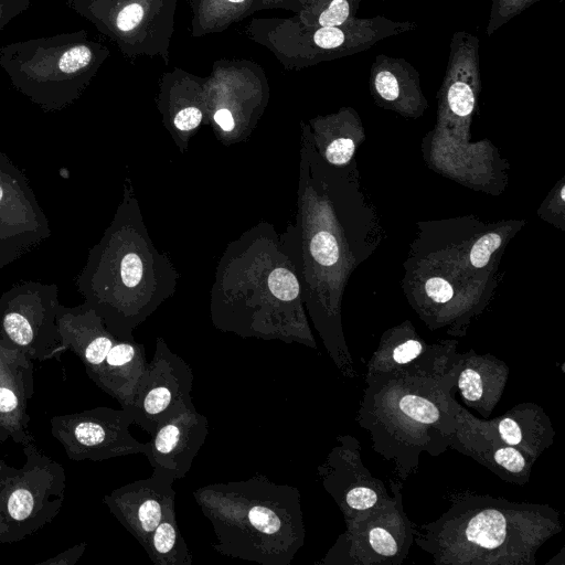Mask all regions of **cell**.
Listing matches in <instances>:
<instances>
[{
	"instance_id": "cell-19",
	"label": "cell",
	"mask_w": 565,
	"mask_h": 565,
	"mask_svg": "<svg viewBox=\"0 0 565 565\" xmlns=\"http://www.w3.org/2000/svg\"><path fill=\"white\" fill-rule=\"evenodd\" d=\"M456 390L469 407L489 417L500 401L509 376L508 365L491 355L457 354Z\"/></svg>"
},
{
	"instance_id": "cell-29",
	"label": "cell",
	"mask_w": 565,
	"mask_h": 565,
	"mask_svg": "<svg viewBox=\"0 0 565 565\" xmlns=\"http://www.w3.org/2000/svg\"><path fill=\"white\" fill-rule=\"evenodd\" d=\"M118 279L127 288L139 285L142 277V262L136 253H126L117 266Z\"/></svg>"
},
{
	"instance_id": "cell-20",
	"label": "cell",
	"mask_w": 565,
	"mask_h": 565,
	"mask_svg": "<svg viewBox=\"0 0 565 565\" xmlns=\"http://www.w3.org/2000/svg\"><path fill=\"white\" fill-rule=\"evenodd\" d=\"M148 363L141 345L117 338L90 380L121 408L128 409L146 376Z\"/></svg>"
},
{
	"instance_id": "cell-10",
	"label": "cell",
	"mask_w": 565,
	"mask_h": 565,
	"mask_svg": "<svg viewBox=\"0 0 565 565\" xmlns=\"http://www.w3.org/2000/svg\"><path fill=\"white\" fill-rule=\"evenodd\" d=\"M132 416L124 408L97 406L83 412L53 416L51 434L73 461H102L142 454L147 445L129 431Z\"/></svg>"
},
{
	"instance_id": "cell-35",
	"label": "cell",
	"mask_w": 565,
	"mask_h": 565,
	"mask_svg": "<svg viewBox=\"0 0 565 565\" xmlns=\"http://www.w3.org/2000/svg\"><path fill=\"white\" fill-rule=\"evenodd\" d=\"M202 119V111L195 106H188L180 109L173 119L174 126L180 130H191L199 126Z\"/></svg>"
},
{
	"instance_id": "cell-12",
	"label": "cell",
	"mask_w": 565,
	"mask_h": 565,
	"mask_svg": "<svg viewBox=\"0 0 565 565\" xmlns=\"http://www.w3.org/2000/svg\"><path fill=\"white\" fill-rule=\"evenodd\" d=\"M192 385L191 366L159 340L137 396L126 411L134 424L151 435L169 419L194 407Z\"/></svg>"
},
{
	"instance_id": "cell-21",
	"label": "cell",
	"mask_w": 565,
	"mask_h": 565,
	"mask_svg": "<svg viewBox=\"0 0 565 565\" xmlns=\"http://www.w3.org/2000/svg\"><path fill=\"white\" fill-rule=\"evenodd\" d=\"M370 88L388 105L411 107L423 100L419 73L403 57L377 54L371 65Z\"/></svg>"
},
{
	"instance_id": "cell-17",
	"label": "cell",
	"mask_w": 565,
	"mask_h": 565,
	"mask_svg": "<svg viewBox=\"0 0 565 565\" xmlns=\"http://www.w3.org/2000/svg\"><path fill=\"white\" fill-rule=\"evenodd\" d=\"M458 415L478 431L494 436L535 461L554 441L555 430L543 408L523 403L491 420L478 419L457 403Z\"/></svg>"
},
{
	"instance_id": "cell-3",
	"label": "cell",
	"mask_w": 565,
	"mask_h": 565,
	"mask_svg": "<svg viewBox=\"0 0 565 565\" xmlns=\"http://www.w3.org/2000/svg\"><path fill=\"white\" fill-rule=\"evenodd\" d=\"M194 498L213 525L221 554L287 565L305 543L299 492L291 486L256 476L203 487Z\"/></svg>"
},
{
	"instance_id": "cell-25",
	"label": "cell",
	"mask_w": 565,
	"mask_h": 565,
	"mask_svg": "<svg viewBox=\"0 0 565 565\" xmlns=\"http://www.w3.org/2000/svg\"><path fill=\"white\" fill-rule=\"evenodd\" d=\"M362 0H310L295 19L306 26H339L356 18Z\"/></svg>"
},
{
	"instance_id": "cell-34",
	"label": "cell",
	"mask_w": 565,
	"mask_h": 565,
	"mask_svg": "<svg viewBox=\"0 0 565 565\" xmlns=\"http://www.w3.org/2000/svg\"><path fill=\"white\" fill-rule=\"evenodd\" d=\"M85 542L73 545L53 557L36 563L38 565H74L85 552Z\"/></svg>"
},
{
	"instance_id": "cell-5",
	"label": "cell",
	"mask_w": 565,
	"mask_h": 565,
	"mask_svg": "<svg viewBox=\"0 0 565 565\" xmlns=\"http://www.w3.org/2000/svg\"><path fill=\"white\" fill-rule=\"evenodd\" d=\"M21 467L0 459V544L15 543L36 533L60 513L66 488L62 465L34 440L23 446Z\"/></svg>"
},
{
	"instance_id": "cell-39",
	"label": "cell",
	"mask_w": 565,
	"mask_h": 565,
	"mask_svg": "<svg viewBox=\"0 0 565 565\" xmlns=\"http://www.w3.org/2000/svg\"><path fill=\"white\" fill-rule=\"evenodd\" d=\"M564 193H565V188H563V189L561 190V196H562V200H565V195H564Z\"/></svg>"
},
{
	"instance_id": "cell-1",
	"label": "cell",
	"mask_w": 565,
	"mask_h": 565,
	"mask_svg": "<svg viewBox=\"0 0 565 565\" xmlns=\"http://www.w3.org/2000/svg\"><path fill=\"white\" fill-rule=\"evenodd\" d=\"M455 362L441 372L366 374L358 420L373 449L395 462L402 480L417 470L422 452L438 456L450 446L456 431Z\"/></svg>"
},
{
	"instance_id": "cell-14",
	"label": "cell",
	"mask_w": 565,
	"mask_h": 565,
	"mask_svg": "<svg viewBox=\"0 0 565 565\" xmlns=\"http://www.w3.org/2000/svg\"><path fill=\"white\" fill-rule=\"evenodd\" d=\"M341 445L319 468L324 489L333 497L345 519L371 509L391 495L384 484L364 467L356 439L339 437Z\"/></svg>"
},
{
	"instance_id": "cell-27",
	"label": "cell",
	"mask_w": 565,
	"mask_h": 565,
	"mask_svg": "<svg viewBox=\"0 0 565 565\" xmlns=\"http://www.w3.org/2000/svg\"><path fill=\"white\" fill-rule=\"evenodd\" d=\"M271 294L282 300L290 301L299 295V284L296 276L286 268L274 269L268 278Z\"/></svg>"
},
{
	"instance_id": "cell-31",
	"label": "cell",
	"mask_w": 565,
	"mask_h": 565,
	"mask_svg": "<svg viewBox=\"0 0 565 565\" xmlns=\"http://www.w3.org/2000/svg\"><path fill=\"white\" fill-rule=\"evenodd\" d=\"M353 152V140L350 138H339L328 146L326 157L333 164H344L351 159Z\"/></svg>"
},
{
	"instance_id": "cell-33",
	"label": "cell",
	"mask_w": 565,
	"mask_h": 565,
	"mask_svg": "<svg viewBox=\"0 0 565 565\" xmlns=\"http://www.w3.org/2000/svg\"><path fill=\"white\" fill-rule=\"evenodd\" d=\"M425 288L428 297L439 303L449 301L454 295L450 284L440 277L429 278Z\"/></svg>"
},
{
	"instance_id": "cell-2",
	"label": "cell",
	"mask_w": 565,
	"mask_h": 565,
	"mask_svg": "<svg viewBox=\"0 0 565 565\" xmlns=\"http://www.w3.org/2000/svg\"><path fill=\"white\" fill-rule=\"evenodd\" d=\"M562 530L547 504L459 493L437 520L415 530L414 542L444 565H534L535 554Z\"/></svg>"
},
{
	"instance_id": "cell-23",
	"label": "cell",
	"mask_w": 565,
	"mask_h": 565,
	"mask_svg": "<svg viewBox=\"0 0 565 565\" xmlns=\"http://www.w3.org/2000/svg\"><path fill=\"white\" fill-rule=\"evenodd\" d=\"M258 0H192L193 35L221 31L257 10Z\"/></svg>"
},
{
	"instance_id": "cell-15",
	"label": "cell",
	"mask_w": 565,
	"mask_h": 565,
	"mask_svg": "<svg viewBox=\"0 0 565 565\" xmlns=\"http://www.w3.org/2000/svg\"><path fill=\"white\" fill-rule=\"evenodd\" d=\"M209 435L206 416L192 407L162 424L146 443L147 456L153 470L184 478Z\"/></svg>"
},
{
	"instance_id": "cell-11",
	"label": "cell",
	"mask_w": 565,
	"mask_h": 565,
	"mask_svg": "<svg viewBox=\"0 0 565 565\" xmlns=\"http://www.w3.org/2000/svg\"><path fill=\"white\" fill-rule=\"evenodd\" d=\"M24 171L0 149V270L51 236Z\"/></svg>"
},
{
	"instance_id": "cell-28",
	"label": "cell",
	"mask_w": 565,
	"mask_h": 565,
	"mask_svg": "<svg viewBox=\"0 0 565 565\" xmlns=\"http://www.w3.org/2000/svg\"><path fill=\"white\" fill-rule=\"evenodd\" d=\"M310 250L313 258L322 266H331L339 258L337 241L328 232H319L312 237Z\"/></svg>"
},
{
	"instance_id": "cell-7",
	"label": "cell",
	"mask_w": 565,
	"mask_h": 565,
	"mask_svg": "<svg viewBox=\"0 0 565 565\" xmlns=\"http://www.w3.org/2000/svg\"><path fill=\"white\" fill-rule=\"evenodd\" d=\"M60 307L57 285L14 284L0 295V342L33 361H60L65 352L56 322Z\"/></svg>"
},
{
	"instance_id": "cell-13",
	"label": "cell",
	"mask_w": 565,
	"mask_h": 565,
	"mask_svg": "<svg viewBox=\"0 0 565 565\" xmlns=\"http://www.w3.org/2000/svg\"><path fill=\"white\" fill-rule=\"evenodd\" d=\"M173 483L171 476L152 469L150 477L113 490L103 501L143 547L157 525L175 510Z\"/></svg>"
},
{
	"instance_id": "cell-26",
	"label": "cell",
	"mask_w": 565,
	"mask_h": 565,
	"mask_svg": "<svg viewBox=\"0 0 565 565\" xmlns=\"http://www.w3.org/2000/svg\"><path fill=\"white\" fill-rule=\"evenodd\" d=\"M542 0H492L490 17L487 24V35H492L498 29L518 14Z\"/></svg>"
},
{
	"instance_id": "cell-22",
	"label": "cell",
	"mask_w": 565,
	"mask_h": 565,
	"mask_svg": "<svg viewBox=\"0 0 565 565\" xmlns=\"http://www.w3.org/2000/svg\"><path fill=\"white\" fill-rule=\"evenodd\" d=\"M424 342L408 338L393 347L382 348L367 362L366 374L393 370H418L425 372H441L449 370L457 354L439 352L427 355Z\"/></svg>"
},
{
	"instance_id": "cell-30",
	"label": "cell",
	"mask_w": 565,
	"mask_h": 565,
	"mask_svg": "<svg viewBox=\"0 0 565 565\" xmlns=\"http://www.w3.org/2000/svg\"><path fill=\"white\" fill-rule=\"evenodd\" d=\"M501 245V237L497 233H489L480 237L475 243L470 253V262L477 267H484L491 254Z\"/></svg>"
},
{
	"instance_id": "cell-6",
	"label": "cell",
	"mask_w": 565,
	"mask_h": 565,
	"mask_svg": "<svg viewBox=\"0 0 565 565\" xmlns=\"http://www.w3.org/2000/svg\"><path fill=\"white\" fill-rule=\"evenodd\" d=\"M178 0H67L128 57L160 55L167 60Z\"/></svg>"
},
{
	"instance_id": "cell-9",
	"label": "cell",
	"mask_w": 565,
	"mask_h": 565,
	"mask_svg": "<svg viewBox=\"0 0 565 565\" xmlns=\"http://www.w3.org/2000/svg\"><path fill=\"white\" fill-rule=\"evenodd\" d=\"M284 21L291 28V35H288L291 39H287L286 45L270 49L277 53L287 47V53L279 58L286 66L297 68L366 51L384 39L417 28L414 22L394 21L383 15L355 18L339 26L312 28L296 19Z\"/></svg>"
},
{
	"instance_id": "cell-18",
	"label": "cell",
	"mask_w": 565,
	"mask_h": 565,
	"mask_svg": "<svg viewBox=\"0 0 565 565\" xmlns=\"http://www.w3.org/2000/svg\"><path fill=\"white\" fill-rule=\"evenodd\" d=\"M455 417L456 431L449 447L470 456L508 482L519 486L529 482L533 460L518 448L468 425L457 413V402Z\"/></svg>"
},
{
	"instance_id": "cell-36",
	"label": "cell",
	"mask_w": 565,
	"mask_h": 565,
	"mask_svg": "<svg viewBox=\"0 0 565 565\" xmlns=\"http://www.w3.org/2000/svg\"><path fill=\"white\" fill-rule=\"evenodd\" d=\"M310 0H258L257 10L279 7L296 10L298 12Z\"/></svg>"
},
{
	"instance_id": "cell-8",
	"label": "cell",
	"mask_w": 565,
	"mask_h": 565,
	"mask_svg": "<svg viewBox=\"0 0 565 565\" xmlns=\"http://www.w3.org/2000/svg\"><path fill=\"white\" fill-rule=\"evenodd\" d=\"M384 502L345 519L347 531L328 554L330 563L401 564L414 542L415 529L404 512L401 484Z\"/></svg>"
},
{
	"instance_id": "cell-32",
	"label": "cell",
	"mask_w": 565,
	"mask_h": 565,
	"mask_svg": "<svg viewBox=\"0 0 565 565\" xmlns=\"http://www.w3.org/2000/svg\"><path fill=\"white\" fill-rule=\"evenodd\" d=\"M30 6V0H0V32Z\"/></svg>"
},
{
	"instance_id": "cell-24",
	"label": "cell",
	"mask_w": 565,
	"mask_h": 565,
	"mask_svg": "<svg viewBox=\"0 0 565 565\" xmlns=\"http://www.w3.org/2000/svg\"><path fill=\"white\" fill-rule=\"evenodd\" d=\"M143 548L158 565L192 564L191 552L177 524L175 510L157 525Z\"/></svg>"
},
{
	"instance_id": "cell-37",
	"label": "cell",
	"mask_w": 565,
	"mask_h": 565,
	"mask_svg": "<svg viewBox=\"0 0 565 565\" xmlns=\"http://www.w3.org/2000/svg\"><path fill=\"white\" fill-rule=\"evenodd\" d=\"M214 119L224 131H231L235 126L233 114L227 108L216 110Z\"/></svg>"
},
{
	"instance_id": "cell-4",
	"label": "cell",
	"mask_w": 565,
	"mask_h": 565,
	"mask_svg": "<svg viewBox=\"0 0 565 565\" xmlns=\"http://www.w3.org/2000/svg\"><path fill=\"white\" fill-rule=\"evenodd\" d=\"M109 56L86 30L9 43L0 47V67L12 86L44 111L77 100Z\"/></svg>"
},
{
	"instance_id": "cell-38",
	"label": "cell",
	"mask_w": 565,
	"mask_h": 565,
	"mask_svg": "<svg viewBox=\"0 0 565 565\" xmlns=\"http://www.w3.org/2000/svg\"><path fill=\"white\" fill-rule=\"evenodd\" d=\"M9 438V434L2 427H0V444L7 441Z\"/></svg>"
},
{
	"instance_id": "cell-16",
	"label": "cell",
	"mask_w": 565,
	"mask_h": 565,
	"mask_svg": "<svg viewBox=\"0 0 565 565\" xmlns=\"http://www.w3.org/2000/svg\"><path fill=\"white\" fill-rule=\"evenodd\" d=\"M33 393V360L23 351L0 342V427L22 446L34 440L29 430L28 413Z\"/></svg>"
}]
</instances>
